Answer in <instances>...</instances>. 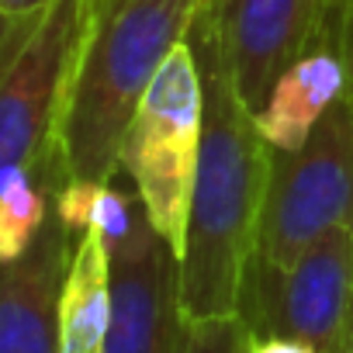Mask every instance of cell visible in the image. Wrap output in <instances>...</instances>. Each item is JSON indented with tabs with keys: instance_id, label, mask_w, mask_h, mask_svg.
I'll use <instances>...</instances> for the list:
<instances>
[{
	"instance_id": "6da1fadb",
	"label": "cell",
	"mask_w": 353,
	"mask_h": 353,
	"mask_svg": "<svg viewBox=\"0 0 353 353\" xmlns=\"http://www.w3.org/2000/svg\"><path fill=\"white\" fill-rule=\"evenodd\" d=\"M188 46L205 87V125L191 188L188 236L176 260L181 319H215L239 312V291L256 250L260 208L270 173V142L256 114L232 87L215 28L198 8Z\"/></svg>"
},
{
	"instance_id": "7a4b0ae2",
	"label": "cell",
	"mask_w": 353,
	"mask_h": 353,
	"mask_svg": "<svg viewBox=\"0 0 353 353\" xmlns=\"http://www.w3.org/2000/svg\"><path fill=\"white\" fill-rule=\"evenodd\" d=\"M201 0H87L73 56L59 156L70 181H111L125 132L166 56L191 32Z\"/></svg>"
},
{
	"instance_id": "3957f363",
	"label": "cell",
	"mask_w": 353,
	"mask_h": 353,
	"mask_svg": "<svg viewBox=\"0 0 353 353\" xmlns=\"http://www.w3.org/2000/svg\"><path fill=\"white\" fill-rule=\"evenodd\" d=\"M205 125V87L188 39L176 46L125 132L118 173L135 188L152 229L181 260L191 212V188Z\"/></svg>"
},
{
	"instance_id": "277c9868",
	"label": "cell",
	"mask_w": 353,
	"mask_h": 353,
	"mask_svg": "<svg viewBox=\"0 0 353 353\" xmlns=\"http://www.w3.org/2000/svg\"><path fill=\"white\" fill-rule=\"evenodd\" d=\"M83 21L87 0H52L28 18L0 14V173L35 166L66 176L59 114Z\"/></svg>"
},
{
	"instance_id": "5b68a950",
	"label": "cell",
	"mask_w": 353,
	"mask_h": 353,
	"mask_svg": "<svg viewBox=\"0 0 353 353\" xmlns=\"http://www.w3.org/2000/svg\"><path fill=\"white\" fill-rule=\"evenodd\" d=\"M339 225H353V108L346 90L301 149L270 145L253 256L284 267Z\"/></svg>"
},
{
	"instance_id": "8992f818",
	"label": "cell",
	"mask_w": 353,
	"mask_h": 353,
	"mask_svg": "<svg viewBox=\"0 0 353 353\" xmlns=\"http://www.w3.org/2000/svg\"><path fill=\"white\" fill-rule=\"evenodd\" d=\"M239 315L250 336H288L319 353H350L353 336V225L329 229L284 267L250 260Z\"/></svg>"
},
{
	"instance_id": "52a82bcc",
	"label": "cell",
	"mask_w": 353,
	"mask_h": 353,
	"mask_svg": "<svg viewBox=\"0 0 353 353\" xmlns=\"http://www.w3.org/2000/svg\"><path fill=\"white\" fill-rule=\"evenodd\" d=\"M232 87L256 114L291 59L319 32L329 0H201Z\"/></svg>"
},
{
	"instance_id": "ba28073f",
	"label": "cell",
	"mask_w": 353,
	"mask_h": 353,
	"mask_svg": "<svg viewBox=\"0 0 353 353\" xmlns=\"http://www.w3.org/2000/svg\"><path fill=\"white\" fill-rule=\"evenodd\" d=\"M111 253V325L101 353H173L181 332L176 253L142 212Z\"/></svg>"
},
{
	"instance_id": "9c48e42d",
	"label": "cell",
	"mask_w": 353,
	"mask_h": 353,
	"mask_svg": "<svg viewBox=\"0 0 353 353\" xmlns=\"http://www.w3.org/2000/svg\"><path fill=\"white\" fill-rule=\"evenodd\" d=\"M73 253L63 219H46L35 243L11 263H0V353H63L59 288Z\"/></svg>"
},
{
	"instance_id": "30bf717a",
	"label": "cell",
	"mask_w": 353,
	"mask_h": 353,
	"mask_svg": "<svg viewBox=\"0 0 353 353\" xmlns=\"http://www.w3.org/2000/svg\"><path fill=\"white\" fill-rule=\"evenodd\" d=\"M346 90V56L339 46V0H332L319 32L298 59L274 80L263 108L256 111L260 135L274 149H301L319 118Z\"/></svg>"
},
{
	"instance_id": "8fae6325",
	"label": "cell",
	"mask_w": 353,
	"mask_h": 353,
	"mask_svg": "<svg viewBox=\"0 0 353 353\" xmlns=\"http://www.w3.org/2000/svg\"><path fill=\"white\" fill-rule=\"evenodd\" d=\"M111 253L97 229L73 236V253L59 288V350L101 353L111 325Z\"/></svg>"
},
{
	"instance_id": "7c38bea8",
	"label": "cell",
	"mask_w": 353,
	"mask_h": 353,
	"mask_svg": "<svg viewBox=\"0 0 353 353\" xmlns=\"http://www.w3.org/2000/svg\"><path fill=\"white\" fill-rule=\"evenodd\" d=\"M63 184V173L35 166H11L0 173V263L18 260L35 243Z\"/></svg>"
},
{
	"instance_id": "4fadbf2b",
	"label": "cell",
	"mask_w": 353,
	"mask_h": 353,
	"mask_svg": "<svg viewBox=\"0 0 353 353\" xmlns=\"http://www.w3.org/2000/svg\"><path fill=\"white\" fill-rule=\"evenodd\" d=\"M173 353H250V325L239 312L191 322L184 319Z\"/></svg>"
},
{
	"instance_id": "5bb4252c",
	"label": "cell",
	"mask_w": 353,
	"mask_h": 353,
	"mask_svg": "<svg viewBox=\"0 0 353 353\" xmlns=\"http://www.w3.org/2000/svg\"><path fill=\"white\" fill-rule=\"evenodd\" d=\"M339 46L346 56V97L353 108V0H339Z\"/></svg>"
},
{
	"instance_id": "9a60e30c",
	"label": "cell",
	"mask_w": 353,
	"mask_h": 353,
	"mask_svg": "<svg viewBox=\"0 0 353 353\" xmlns=\"http://www.w3.org/2000/svg\"><path fill=\"white\" fill-rule=\"evenodd\" d=\"M250 353H319V350L288 336H250Z\"/></svg>"
},
{
	"instance_id": "2e32d148",
	"label": "cell",
	"mask_w": 353,
	"mask_h": 353,
	"mask_svg": "<svg viewBox=\"0 0 353 353\" xmlns=\"http://www.w3.org/2000/svg\"><path fill=\"white\" fill-rule=\"evenodd\" d=\"M52 0H0V14L4 18H28V14H42Z\"/></svg>"
},
{
	"instance_id": "e0dca14e",
	"label": "cell",
	"mask_w": 353,
	"mask_h": 353,
	"mask_svg": "<svg viewBox=\"0 0 353 353\" xmlns=\"http://www.w3.org/2000/svg\"><path fill=\"white\" fill-rule=\"evenodd\" d=\"M350 353H353V336H350Z\"/></svg>"
},
{
	"instance_id": "ac0fdd59",
	"label": "cell",
	"mask_w": 353,
	"mask_h": 353,
	"mask_svg": "<svg viewBox=\"0 0 353 353\" xmlns=\"http://www.w3.org/2000/svg\"><path fill=\"white\" fill-rule=\"evenodd\" d=\"M329 4H332V0H329Z\"/></svg>"
}]
</instances>
